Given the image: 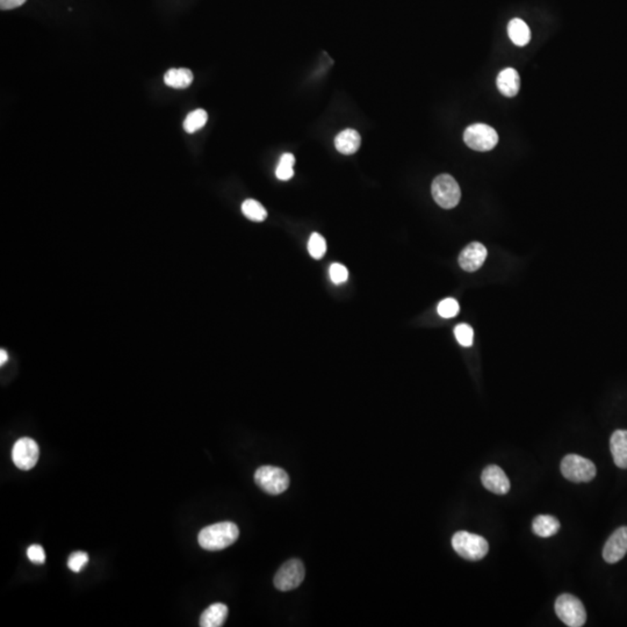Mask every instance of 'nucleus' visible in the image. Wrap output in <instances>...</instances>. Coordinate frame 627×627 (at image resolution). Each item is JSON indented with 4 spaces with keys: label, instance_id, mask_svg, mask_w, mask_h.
<instances>
[{
    "label": "nucleus",
    "instance_id": "obj_29",
    "mask_svg": "<svg viewBox=\"0 0 627 627\" xmlns=\"http://www.w3.org/2000/svg\"><path fill=\"white\" fill-rule=\"evenodd\" d=\"M27 0H0V8L3 11L13 10V8H20L21 5L25 4Z\"/></svg>",
    "mask_w": 627,
    "mask_h": 627
},
{
    "label": "nucleus",
    "instance_id": "obj_27",
    "mask_svg": "<svg viewBox=\"0 0 627 627\" xmlns=\"http://www.w3.org/2000/svg\"><path fill=\"white\" fill-rule=\"evenodd\" d=\"M330 278H331V282L334 284L340 285V284H344L347 280L349 272L342 264H332L331 266H330Z\"/></svg>",
    "mask_w": 627,
    "mask_h": 627
},
{
    "label": "nucleus",
    "instance_id": "obj_23",
    "mask_svg": "<svg viewBox=\"0 0 627 627\" xmlns=\"http://www.w3.org/2000/svg\"><path fill=\"white\" fill-rule=\"evenodd\" d=\"M308 251H309L310 256L315 260H321L327 253V243H325V237L318 233L311 234L309 242H308Z\"/></svg>",
    "mask_w": 627,
    "mask_h": 627
},
{
    "label": "nucleus",
    "instance_id": "obj_14",
    "mask_svg": "<svg viewBox=\"0 0 627 627\" xmlns=\"http://www.w3.org/2000/svg\"><path fill=\"white\" fill-rule=\"evenodd\" d=\"M361 137L357 130L345 129L336 136L335 147L343 155H354L361 148Z\"/></svg>",
    "mask_w": 627,
    "mask_h": 627
},
{
    "label": "nucleus",
    "instance_id": "obj_21",
    "mask_svg": "<svg viewBox=\"0 0 627 627\" xmlns=\"http://www.w3.org/2000/svg\"><path fill=\"white\" fill-rule=\"evenodd\" d=\"M208 120V114L203 109H195L190 113L184 121V129L186 133L193 134L205 127Z\"/></svg>",
    "mask_w": 627,
    "mask_h": 627
},
{
    "label": "nucleus",
    "instance_id": "obj_20",
    "mask_svg": "<svg viewBox=\"0 0 627 627\" xmlns=\"http://www.w3.org/2000/svg\"><path fill=\"white\" fill-rule=\"evenodd\" d=\"M242 212L249 220L255 221V222H263L266 220V209L264 208V206L260 202L253 200V199H248L243 202Z\"/></svg>",
    "mask_w": 627,
    "mask_h": 627
},
{
    "label": "nucleus",
    "instance_id": "obj_7",
    "mask_svg": "<svg viewBox=\"0 0 627 627\" xmlns=\"http://www.w3.org/2000/svg\"><path fill=\"white\" fill-rule=\"evenodd\" d=\"M464 141L475 152H489L498 145V135L493 127L484 123H475L467 127L464 133Z\"/></svg>",
    "mask_w": 627,
    "mask_h": 627
},
{
    "label": "nucleus",
    "instance_id": "obj_9",
    "mask_svg": "<svg viewBox=\"0 0 627 627\" xmlns=\"http://www.w3.org/2000/svg\"><path fill=\"white\" fill-rule=\"evenodd\" d=\"M305 567L298 559H292L282 565L274 576V585L278 590L291 591L296 589L305 580Z\"/></svg>",
    "mask_w": 627,
    "mask_h": 627
},
{
    "label": "nucleus",
    "instance_id": "obj_8",
    "mask_svg": "<svg viewBox=\"0 0 627 627\" xmlns=\"http://www.w3.org/2000/svg\"><path fill=\"white\" fill-rule=\"evenodd\" d=\"M40 448L35 440L24 437L17 440L12 450V460L21 471L34 469L39 462Z\"/></svg>",
    "mask_w": 627,
    "mask_h": 627
},
{
    "label": "nucleus",
    "instance_id": "obj_17",
    "mask_svg": "<svg viewBox=\"0 0 627 627\" xmlns=\"http://www.w3.org/2000/svg\"><path fill=\"white\" fill-rule=\"evenodd\" d=\"M560 522L553 516L540 515L536 517L532 522V530L538 537L549 538L558 534Z\"/></svg>",
    "mask_w": 627,
    "mask_h": 627
},
{
    "label": "nucleus",
    "instance_id": "obj_25",
    "mask_svg": "<svg viewBox=\"0 0 627 627\" xmlns=\"http://www.w3.org/2000/svg\"><path fill=\"white\" fill-rule=\"evenodd\" d=\"M455 335L460 345L466 346V347L472 346L474 332L469 325L462 323V325H457L455 329Z\"/></svg>",
    "mask_w": 627,
    "mask_h": 627
},
{
    "label": "nucleus",
    "instance_id": "obj_13",
    "mask_svg": "<svg viewBox=\"0 0 627 627\" xmlns=\"http://www.w3.org/2000/svg\"><path fill=\"white\" fill-rule=\"evenodd\" d=\"M613 462L619 469H627V430H617L610 439Z\"/></svg>",
    "mask_w": 627,
    "mask_h": 627
},
{
    "label": "nucleus",
    "instance_id": "obj_24",
    "mask_svg": "<svg viewBox=\"0 0 627 627\" xmlns=\"http://www.w3.org/2000/svg\"><path fill=\"white\" fill-rule=\"evenodd\" d=\"M459 309H460V307H459L458 301L452 298L443 300L438 305V314L444 318H455L458 315Z\"/></svg>",
    "mask_w": 627,
    "mask_h": 627
},
{
    "label": "nucleus",
    "instance_id": "obj_2",
    "mask_svg": "<svg viewBox=\"0 0 627 627\" xmlns=\"http://www.w3.org/2000/svg\"><path fill=\"white\" fill-rule=\"evenodd\" d=\"M452 546L462 558L471 561L483 559L489 551V544L484 538L466 531H459L453 536Z\"/></svg>",
    "mask_w": 627,
    "mask_h": 627
},
{
    "label": "nucleus",
    "instance_id": "obj_4",
    "mask_svg": "<svg viewBox=\"0 0 627 627\" xmlns=\"http://www.w3.org/2000/svg\"><path fill=\"white\" fill-rule=\"evenodd\" d=\"M255 481L262 491L270 495L282 494L289 487V474L275 466L260 467L255 473Z\"/></svg>",
    "mask_w": 627,
    "mask_h": 627
},
{
    "label": "nucleus",
    "instance_id": "obj_6",
    "mask_svg": "<svg viewBox=\"0 0 627 627\" xmlns=\"http://www.w3.org/2000/svg\"><path fill=\"white\" fill-rule=\"evenodd\" d=\"M561 473L572 482H590L595 479L596 466L589 459L581 455H568L561 462Z\"/></svg>",
    "mask_w": 627,
    "mask_h": 627
},
{
    "label": "nucleus",
    "instance_id": "obj_5",
    "mask_svg": "<svg viewBox=\"0 0 627 627\" xmlns=\"http://www.w3.org/2000/svg\"><path fill=\"white\" fill-rule=\"evenodd\" d=\"M555 612L563 623L570 627L583 626L587 621V612L580 599L570 594H563L555 601Z\"/></svg>",
    "mask_w": 627,
    "mask_h": 627
},
{
    "label": "nucleus",
    "instance_id": "obj_18",
    "mask_svg": "<svg viewBox=\"0 0 627 627\" xmlns=\"http://www.w3.org/2000/svg\"><path fill=\"white\" fill-rule=\"evenodd\" d=\"M508 34L510 40L519 47L527 46L531 40V32L529 26L522 19H512L509 22Z\"/></svg>",
    "mask_w": 627,
    "mask_h": 627
},
{
    "label": "nucleus",
    "instance_id": "obj_30",
    "mask_svg": "<svg viewBox=\"0 0 627 627\" xmlns=\"http://www.w3.org/2000/svg\"><path fill=\"white\" fill-rule=\"evenodd\" d=\"M8 357L6 351L1 350L0 351V364L4 365L6 361H8Z\"/></svg>",
    "mask_w": 627,
    "mask_h": 627
},
{
    "label": "nucleus",
    "instance_id": "obj_3",
    "mask_svg": "<svg viewBox=\"0 0 627 627\" xmlns=\"http://www.w3.org/2000/svg\"><path fill=\"white\" fill-rule=\"evenodd\" d=\"M431 193L438 205L444 209L455 208L462 199V190L455 178L444 173L435 178Z\"/></svg>",
    "mask_w": 627,
    "mask_h": 627
},
{
    "label": "nucleus",
    "instance_id": "obj_1",
    "mask_svg": "<svg viewBox=\"0 0 627 627\" xmlns=\"http://www.w3.org/2000/svg\"><path fill=\"white\" fill-rule=\"evenodd\" d=\"M239 530L231 522H222L206 527L198 536L199 545L206 551H221L237 540Z\"/></svg>",
    "mask_w": 627,
    "mask_h": 627
},
{
    "label": "nucleus",
    "instance_id": "obj_15",
    "mask_svg": "<svg viewBox=\"0 0 627 627\" xmlns=\"http://www.w3.org/2000/svg\"><path fill=\"white\" fill-rule=\"evenodd\" d=\"M498 89L503 96L508 98L515 97L520 87V78L515 69L507 68L498 73Z\"/></svg>",
    "mask_w": 627,
    "mask_h": 627
},
{
    "label": "nucleus",
    "instance_id": "obj_11",
    "mask_svg": "<svg viewBox=\"0 0 627 627\" xmlns=\"http://www.w3.org/2000/svg\"><path fill=\"white\" fill-rule=\"evenodd\" d=\"M481 481L486 489L498 495H505L510 491V481L505 471L496 465H489L481 474Z\"/></svg>",
    "mask_w": 627,
    "mask_h": 627
},
{
    "label": "nucleus",
    "instance_id": "obj_16",
    "mask_svg": "<svg viewBox=\"0 0 627 627\" xmlns=\"http://www.w3.org/2000/svg\"><path fill=\"white\" fill-rule=\"evenodd\" d=\"M228 617V606L224 603H214L202 612L200 617L201 627H221Z\"/></svg>",
    "mask_w": 627,
    "mask_h": 627
},
{
    "label": "nucleus",
    "instance_id": "obj_19",
    "mask_svg": "<svg viewBox=\"0 0 627 627\" xmlns=\"http://www.w3.org/2000/svg\"><path fill=\"white\" fill-rule=\"evenodd\" d=\"M164 83L172 89H186L193 83V73L188 69H170L164 76Z\"/></svg>",
    "mask_w": 627,
    "mask_h": 627
},
{
    "label": "nucleus",
    "instance_id": "obj_10",
    "mask_svg": "<svg viewBox=\"0 0 627 627\" xmlns=\"http://www.w3.org/2000/svg\"><path fill=\"white\" fill-rule=\"evenodd\" d=\"M627 553V527H619L610 536L603 548V558L608 563H617Z\"/></svg>",
    "mask_w": 627,
    "mask_h": 627
},
{
    "label": "nucleus",
    "instance_id": "obj_26",
    "mask_svg": "<svg viewBox=\"0 0 627 627\" xmlns=\"http://www.w3.org/2000/svg\"><path fill=\"white\" fill-rule=\"evenodd\" d=\"M89 563V555L85 552H75L69 556L68 567L73 573H80Z\"/></svg>",
    "mask_w": 627,
    "mask_h": 627
},
{
    "label": "nucleus",
    "instance_id": "obj_22",
    "mask_svg": "<svg viewBox=\"0 0 627 627\" xmlns=\"http://www.w3.org/2000/svg\"><path fill=\"white\" fill-rule=\"evenodd\" d=\"M296 164V157L292 154H284L275 170V176L279 181H289L294 176L293 165Z\"/></svg>",
    "mask_w": 627,
    "mask_h": 627
},
{
    "label": "nucleus",
    "instance_id": "obj_28",
    "mask_svg": "<svg viewBox=\"0 0 627 627\" xmlns=\"http://www.w3.org/2000/svg\"><path fill=\"white\" fill-rule=\"evenodd\" d=\"M27 556L28 559L35 565H44L46 563V553L40 545H32L27 549Z\"/></svg>",
    "mask_w": 627,
    "mask_h": 627
},
{
    "label": "nucleus",
    "instance_id": "obj_12",
    "mask_svg": "<svg viewBox=\"0 0 627 627\" xmlns=\"http://www.w3.org/2000/svg\"><path fill=\"white\" fill-rule=\"evenodd\" d=\"M486 258V246L479 242H473L466 246L465 249L462 250V253L459 255V265L462 270L474 272L482 266Z\"/></svg>",
    "mask_w": 627,
    "mask_h": 627
}]
</instances>
